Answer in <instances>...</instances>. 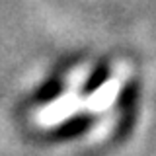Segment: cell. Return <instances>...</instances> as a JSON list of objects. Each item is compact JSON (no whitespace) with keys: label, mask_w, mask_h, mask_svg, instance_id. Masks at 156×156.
Returning <instances> with one entry per match:
<instances>
[{"label":"cell","mask_w":156,"mask_h":156,"mask_svg":"<svg viewBox=\"0 0 156 156\" xmlns=\"http://www.w3.org/2000/svg\"><path fill=\"white\" fill-rule=\"evenodd\" d=\"M92 123H94V117L88 115V113L68 117L66 121H62V123L55 129V136L57 139H72V136L84 135L92 127Z\"/></svg>","instance_id":"cell-1"},{"label":"cell","mask_w":156,"mask_h":156,"mask_svg":"<svg viewBox=\"0 0 156 156\" xmlns=\"http://www.w3.org/2000/svg\"><path fill=\"white\" fill-rule=\"evenodd\" d=\"M107 80H109V66H107V65H100V66H98L96 70L90 74V78L86 80L84 88H82V94H84L86 98L94 96Z\"/></svg>","instance_id":"cell-2"},{"label":"cell","mask_w":156,"mask_h":156,"mask_svg":"<svg viewBox=\"0 0 156 156\" xmlns=\"http://www.w3.org/2000/svg\"><path fill=\"white\" fill-rule=\"evenodd\" d=\"M61 94H62V84L58 80H51L39 90L37 100L41 104H49V101H55L57 98H61Z\"/></svg>","instance_id":"cell-3"}]
</instances>
